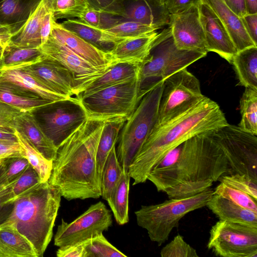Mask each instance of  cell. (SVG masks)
<instances>
[{"mask_svg": "<svg viewBox=\"0 0 257 257\" xmlns=\"http://www.w3.org/2000/svg\"><path fill=\"white\" fill-rule=\"evenodd\" d=\"M241 18L248 35L257 45V13L246 14Z\"/></svg>", "mask_w": 257, "mask_h": 257, "instance_id": "54", "label": "cell"}, {"mask_svg": "<svg viewBox=\"0 0 257 257\" xmlns=\"http://www.w3.org/2000/svg\"><path fill=\"white\" fill-rule=\"evenodd\" d=\"M0 82L18 87L52 102L75 97H67L49 90L38 82L31 75L19 68L1 70Z\"/></svg>", "mask_w": 257, "mask_h": 257, "instance_id": "26", "label": "cell"}, {"mask_svg": "<svg viewBox=\"0 0 257 257\" xmlns=\"http://www.w3.org/2000/svg\"><path fill=\"white\" fill-rule=\"evenodd\" d=\"M19 144L23 149V156L37 171L42 182L48 181L52 170L53 161L45 158L30 142L24 134L15 131Z\"/></svg>", "mask_w": 257, "mask_h": 257, "instance_id": "35", "label": "cell"}, {"mask_svg": "<svg viewBox=\"0 0 257 257\" xmlns=\"http://www.w3.org/2000/svg\"><path fill=\"white\" fill-rule=\"evenodd\" d=\"M39 49L44 56L58 62L71 72L75 81V97L108 68L93 66L51 35Z\"/></svg>", "mask_w": 257, "mask_h": 257, "instance_id": "14", "label": "cell"}, {"mask_svg": "<svg viewBox=\"0 0 257 257\" xmlns=\"http://www.w3.org/2000/svg\"><path fill=\"white\" fill-rule=\"evenodd\" d=\"M160 29L157 27L134 21H123L106 30L119 37L136 38L150 35Z\"/></svg>", "mask_w": 257, "mask_h": 257, "instance_id": "38", "label": "cell"}, {"mask_svg": "<svg viewBox=\"0 0 257 257\" xmlns=\"http://www.w3.org/2000/svg\"><path fill=\"white\" fill-rule=\"evenodd\" d=\"M86 257H126L110 243L102 233L86 241Z\"/></svg>", "mask_w": 257, "mask_h": 257, "instance_id": "39", "label": "cell"}, {"mask_svg": "<svg viewBox=\"0 0 257 257\" xmlns=\"http://www.w3.org/2000/svg\"><path fill=\"white\" fill-rule=\"evenodd\" d=\"M50 35L93 66L99 68H105L111 66L107 52L66 29L60 23H57L55 20L52 22Z\"/></svg>", "mask_w": 257, "mask_h": 257, "instance_id": "19", "label": "cell"}, {"mask_svg": "<svg viewBox=\"0 0 257 257\" xmlns=\"http://www.w3.org/2000/svg\"><path fill=\"white\" fill-rule=\"evenodd\" d=\"M140 65L121 63L109 66L77 97L85 96L113 85L139 77Z\"/></svg>", "mask_w": 257, "mask_h": 257, "instance_id": "28", "label": "cell"}, {"mask_svg": "<svg viewBox=\"0 0 257 257\" xmlns=\"http://www.w3.org/2000/svg\"><path fill=\"white\" fill-rule=\"evenodd\" d=\"M13 207V202L11 200L7 185L2 179L0 163V226L8 218Z\"/></svg>", "mask_w": 257, "mask_h": 257, "instance_id": "48", "label": "cell"}, {"mask_svg": "<svg viewBox=\"0 0 257 257\" xmlns=\"http://www.w3.org/2000/svg\"><path fill=\"white\" fill-rule=\"evenodd\" d=\"M21 113L23 112L0 99V127L15 131L16 117Z\"/></svg>", "mask_w": 257, "mask_h": 257, "instance_id": "49", "label": "cell"}, {"mask_svg": "<svg viewBox=\"0 0 257 257\" xmlns=\"http://www.w3.org/2000/svg\"><path fill=\"white\" fill-rule=\"evenodd\" d=\"M122 170L117 158L114 145L107 156L101 173L100 197L103 199L107 201L110 198L121 178Z\"/></svg>", "mask_w": 257, "mask_h": 257, "instance_id": "36", "label": "cell"}, {"mask_svg": "<svg viewBox=\"0 0 257 257\" xmlns=\"http://www.w3.org/2000/svg\"><path fill=\"white\" fill-rule=\"evenodd\" d=\"M84 23L102 30H107L123 21V18L113 16L88 7L78 18Z\"/></svg>", "mask_w": 257, "mask_h": 257, "instance_id": "41", "label": "cell"}, {"mask_svg": "<svg viewBox=\"0 0 257 257\" xmlns=\"http://www.w3.org/2000/svg\"><path fill=\"white\" fill-rule=\"evenodd\" d=\"M210 133L186 140L155 165L147 180L158 192L165 193L170 199L190 197L210 188L229 173L225 155Z\"/></svg>", "mask_w": 257, "mask_h": 257, "instance_id": "1", "label": "cell"}, {"mask_svg": "<svg viewBox=\"0 0 257 257\" xmlns=\"http://www.w3.org/2000/svg\"><path fill=\"white\" fill-rule=\"evenodd\" d=\"M145 89L141 92L139 77L77 97L87 119L106 121L126 120L133 113Z\"/></svg>", "mask_w": 257, "mask_h": 257, "instance_id": "7", "label": "cell"}, {"mask_svg": "<svg viewBox=\"0 0 257 257\" xmlns=\"http://www.w3.org/2000/svg\"><path fill=\"white\" fill-rule=\"evenodd\" d=\"M122 170L121 178L107 201L119 225H124L129 221L128 194L131 177L128 171Z\"/></svg>", "mask_w": 257, "mask_h": 257, "instance_id": "33", "label": "cell"}, {"mask_svg": "<svg viewBox=\"0 0 257 257\" xmlns=\"http://www.w3.org/2000/svg\"><path fill=\"white\" fill-rule=\"evenodd\" d=\"M85 243L86 241L60 247L56 251V255L58 257H86Z\"/></svg>", "mask_w": 257, "mask_h": 257, "instance_id": "50", "label": "cell"}, {"mask_svg": "<svg viewBox=\"0 0 257 257\" xmlns=\"http://www.w3.org/2000/svg\"><path fill=\"white\" fill-rule=\"evenodd\" d=\"M104 123L87 119L58 148L48 182L69 201L100 197L96 153Z\"/></svg>", "mask_w": 257, "mask_h": 257, "instance_id": "2", "label": "cell"}, {"mask_svg": "<svg viewBox=\"0 0 257 257\" xmlns=\"http://www.w3.org/2000/svg\"><path fill=\"white\" fill-rule=\"evenodd\" d=\"M158 1H159L161 3H162V4H164V2H165V1L166 0H158Z\"/></svg>", "mask_w": 257, "mask_h": 257, "instance_id": "60", "label": "cell"}, {"mask_svg": "<svg viewBox=\"0 0 257 257\" xmlns=\"http://www.w3.org/2000/svg\"><path fill=\"white\" fill-rule=\"evenodd\" d=\"M2 177L8 185L15 181L30 165L28 160L22 156H14L0 160Z\"/></svg>", "mask_w": 257, "mask_h": 257, "instance_id": "43", "label": "cell"}, {"mask_svg": "<svg viewBox=\"0 0 257 257\" xmlns=\"http://www.w3.org/2000/svg\"><path fill=\"white\" fill-rule=\"evenodd\" d=\"M41 0H0V23L12 35L26 23Z\"/></svg>", "mask_w": 257, "mask_h": 257, "instance_id": "23", "label": "cell"}, {"mask_svg": "<svg viewBox=\"0 0 257 257\" xmlns=\"http://www.w3.org/2000/svg\"><path fill=\"white\" fill-rule=\"evenodd\" d=\"M164 80L155 124L163 123L185 111L204 96L199 80L186 68Z\"/></svg>", "mask_w": 257, "mask_h": 257, "instance_id": "10", "label": "cell"}, {"mask_svg": "<svg viewBox=\"0 0 257 257\" xmlns=\"http://www.w3.org/2000/svg\"><path fill=\"white\" fill-rule=\"evenodd\" d=\"M159 35L156 31L150 35L125 39L117 43L107 52L110 64L124 63L141 66L148 59Z\"/></svg>", "mask_w": 257, "mask_h": 257, "instance_id": "18", "label": "cell"}, {"mask_svg": "<svg viewBox=\"0 0 257 257\" xmlns=\"http://www.w3.org/2000/svg\"><path fill=\"white\" fill-rule=\"evenodd\" d=\"M0 99L23 112H34L54 102L18 87L1 82Z\"/></svg>", "mask_w": 257, "mask_h": 257, "instance_id": "27", "label": "cell"}, {"mask_svg": "<svg viewBox=\"0 0 257 257\" xmlns=\"http://www.w3.org/2000/svg\"><path fill=\"white\" fill-rule=\"evenodd\" d=\"M164 80L147 85L136 108L124 122L117 141L116 154L122 169L128 167L155 124Z\"/></svg>", "mask_w": 257, "mask_h": 257, "instance_id": "5", "label": "cell"}, {"mask_svg": "<svg viewBox=\"0 0 257 257\" xmlns=\"http://www.w3.org/2000/svg\"><path fill=\"white\" fill-rule=\"evenodd\" d=\"M126 120L118 118L104 121L96 153V168L99 182L105 161L112 147L116 144L119 132Z\"/></svg>", "mask_w": 257, "mask_h": 257, "instance_id": "32", "label": "cell"}, {"mask_svg": "<svg viewBox=\"0 0 257 257\" xmlns=\"http://www.w3.org/2000/svg\"><path fill=\"white\" fill-rule=\"evenodd\" d=\"M16 129L24 134L45 158L53 161L58 148L45 134L33 112L19 114L16 118Z\"/></svg>", "mask_w": 257, "mask_h": 257, "instance_id": "21", "label": "cell"}, {"mask_svg": "<svg viewBox=\"0 0 257 257\" xmlns=\"http://www.w3.org/2000/svg\"><path fill=\"white\" fill-rule=\"evenodd\" d=\"M110 211L99 201L70 223L62 218L54 236V245L59 247L84 242L106 231L112 225Z\"/></svg>", "mask_w": 257, "mask_h": 257, "instance_id": "12", "label": "cell"}, {"mask_svg": "<svg viewBox=\"0 0 257 257\" xmlns=\"http://www.w3.org/2000/svg\"><path fill=\"white\" fill-rule=\"evenodd\" d=\"M206 55L178 49L170 27L163 29L159 33L148 59L140 66L139 80L141 89L147 81L156 78L163 80Z\"/></svg>", "mask_w": 257, "mask_h": 257, "instance_id": "8", "label": "cell"}, {"mask_svg": "<svg viewBox=\"0 0 257 257\" xmlns=\"http://www.w3.org/2000/svg\"><path fill=\"white\" fill-rule=\"evenodd\" d=\"M228 124L219 105L204 96L185 111L155 124L128 167L133 185L146 182L154 166L171 150L193 137Z\"/></svg>", "mask_w": 257, "mask_h": 257, "instance_id": "3", "label": "cell"}, {"mask_svg": "<svg viewBox=\"0 0 257 257\" xmlns=\"http://www.w3.org/2000/svg\"><path fill=\"white\" fill-rule=\"evenodd\" d=\"M162 257H198L195 248L187 243L183 236L178 234L160 251Z\"/></svg>", "mask_w": 257, "mask_h": 257, "instance_id": "45", "label": "cell"}, {"mask_svg": "<svg viewBox=\"0 0 257 257\" xmlns=\"http://www.w3.org/2000/svg\"><path fill=\"white\" fill-rule=\"evenodd\" d=\"M206 206L219 220L257 227V213L241 207L217 194H213Z\"/></svg>", "mask_w": 257, "mask_h": 257, "instance_id": "24", "label": "cell"}, {"mask_svg": "<svg viewBox=\"0 0 257 257\" xmlns=\"http://www.w3.org/2000/svg\"><path fill=\"white\" fill-rule=\"evenodd\" d=\"M213 194H217L234 204L257 213V199L241 190L221 182L215 188Z\"/></svg>", "mask_w": 257, "mask_h": 257, "instance_id": "40", "label": "cell"}, {"mask_svg": "<svg viewBox=\"0 0 257 257\" xmlns=\"http://www.w3.org/2000/svg\"><path fill=\"white\" fill-rule=\"evenodd\" d=\"M43 56L39 48L19 47L10 43L4 49L2 70L24 67L38 62Z\"/></svg>", "mask_w": 257, "mask_h": 257, "instance_id": "34", "label": "cell"}, {"mask_svg": "<svg viewBox=\"0 0 257 257\" xmlns=\"http://www.w3.org/2000/svg\"><path fill=\"white\" fill-rule=\"evenodd\" d=\"M2 257H37L31 242L11 226H0Z\"/></svg>", "mask_w": 257, "mask_h": 257, "instance_id": "30", "label": "cell"}, {"mask_svg": "<svg viewBox=\"0 0 257 257\" xmlns=\"http://www.w3.org/2000/svg\"><path fill=\"white\" fill-rule=\"evenodd\" d=\"M43 108L45 110L40 114L42 123H39L57 148L87 119L76 97L53 102Z\"/></svg>", "mask_w": 257, "mask_h": 257, "instance_id": "13", "label": "cell"}, {"mask_svg": "<svg viewBox=\"0 0 257 257\" xmlns=\"http://www.w3.org/2000/svg\"><path fill=\"white\" fill-rule=\"evenodd\" d=\"M11 36L10 32L0 33V47L5 49L10 44Z\"/></svg>", "mask_w": 257, "mask_h": 257, "instance_id": "57", "label": "cell"}, {"mask_svg": "<svg viewBox=\"0 0 257 257\" xmlns=\"http://www.w3.org/2000/svg\"><path fill=\"white\" fill-rule=\"evenodd\" d=\"M123 18L161 29L169 25L170 14L164 4L158 0H135L125 7Z\"/></svg>", "mask_w": 257, "mask_h": 257, "instance_id": "22", "label": "cell"}, {"mask_svg": "<svg viewBox=\"0 0 257 257\" xmlns=\"http://www.w3.org/2000/svg\"><path fill=\"white\" fill-rule=\"evenodd\" d=\"M231 64L239 80L238 85L257 89V46L237 51Z\"/></svg>", "mask_w": 257, "mask_h": 257, "instance_id": "31", "label": "cell"}, {"mask_svg": "<svg viewBox=\"0 0 257 257\" xmlns=\"http://www.w3.org/2000/svg\"><path fill=\"white\" fill-rule=\"evenodd\" d=\"M196 4L208 52H215L231 64L237 50L222 22L205 1Z\"/></svg>", "mask_w": 257, "mask_h": 257, "instance_id": "16", "label": "cell"}, {"mask_svg": "<svg viewBox=\"0 0 257 257\" xmlns=\"http://www.w3.org/2000/svg\"><path fill=\"white\" fill-rule=\"evenodd\" d=\"M229 186L241 190L257 199V182L244 174L223 175L218 179Z\"/></svg>", "mask_w": 257, "mask_h": 257, "instance_id": "46", "label": "cell"}, {"mask_svg": "<svg viewBox=\"0 0 257 257\" xmlns=\"http://www.w3.org/2000/svg\"><path fill=\"white\" fill-rule=\"evenodd\" d=\"M213 191L209 188L190 197L169 198L161 203L142 205L135 212L137 224L147 231L151 241L160 246L185 215L206 206Z\"/></svg>", "mask_w": 257, "mask_h": 257, "instance_id": "6", "label": "cell"}, {"mask_svg": "<svg viewBox=\"0 0 257 257\" xmlns=\"http://www.w3.org/2000/svg\"><path fill=\"white\" fill-rule=\"evenodd\" d=\"M41 182L39 174L30 164L15 181L7 185L12 201Z\"/></svg>", "mask_w": 257, "mask_h": 257, "instance_id": "42", "label": "cell"}, {"mask_svg": "<svg viewBox=\"0 0 257 257\" xmlns=\"http://www.w3.org/2000/svg\"><path fill=\"white\" fill-rule=\"evenodd\" d=\"M60 24L66 29L106 52L110 51L117 43L130 38L116 36L105 30L89 26L76 18L67 19Z\"/></svg>", "mask_w": 257, "mask_h": 257, "instance_id": "25", "label": "cell"}, {"mask_svg": "<svg viewBox=\"0 0 257 257\" xmlns=\"http://www.w3.org/2000/svg\"><path fill=\"white\" fill-rule=\"evenodd\" d=\"M54 20L55 19L52 11H48L42 20L40 29L41 45L47 42L51 35Z\"/></svg>", "mask_w": 257, "mask_h": 257, "instance_id": "52", "label": "cell"}, {"mask_svg": "<svg viewBox=\"0 0 257 257\" xmlns=\"http://www.w3.org/2000/svg\"><path fill=\"white\" fill-rule=\"evenodd\" d=\"M3 32H10V33H11L8 27L3 26L0 23V33H3Z\"/></svg>", "mask_w": 257, "mask_h": 257, "instance_id": "59", "label": "cell"}, {"mask_svg": "<svg viewBox=\"0 0 257 257\" xmlns=\"http://www.w3.org/2000/svg\"><path fill=\"white\" fill-rule=\"evenodd\" d=\"M247 14L257 13V0H245Z\"/></svg>", "mask_w": 257, "mask_h": 257, "instance_id": "58", "label": "cell"}, {"mask_svg": "<svg viewBox=\"0 0 257 257\" xmlns=\"http://www.w3.org/2000/svg\"><path fill=\"white\" fill-rule=\"evenodd\" d=\"M221 20L237 51L257 46L248 35L241 18L226 5L224 0H203Z\"/></svg>", "mask_w": 257, "mask_h": 257, "instance_id": "20", "label": "cell"}, {"mask_svg": "<svg viewBox=\"0 0 257 257\" xmlns=\"http://www.w3.org/2000/svg\"><path fill=\"white\" fill-rule=\"evenodd\" d=\"M226 5L234 13L242 17L247 13L245 0H224Z\"/></svg>", "mask_w": 257, "mask_h": 257, "instance_id": "55", "label": "cell"}, {"mask_svg": "<svg viewBox=\"0 0 257 257\" xmlns=\"http://www.w3.org/2000/svg\"><path fill=\"white\" fill-rule=\"evenodd\" d=\"M88 7L86 0H55L53 11L54 19H78Z\"/></svg>", "mask_w": 257, "mask_h": 257, "instance_id": "44", "label": "cell"}, {"mask_svg": "<svg viewBox=\"0 0 257 257\" xmlns=\"http://www.w3.org/2000/svg\"><path fill=\"white\" fill-rule=\"evenodd\" d=\"M0 141L18 142L14 131L2 127H0Z\"/></svg>", "mask_w": 257, "mask_h": 257, "instance_id": "56", "label": "cell"}, {"mask_svg": "<svg viewBox=\"0 0 257 257\" xmlns=\"http://www.w3.org/2000/svg\"><path fill=\"white\" fill-rule=\"evenodd\" d=\"M245 88L240 100L241 118L238 126L257 135V89Z\"/></svg>", "mask_w": 257, "mask_h": 257, "instance_id": "37", "label": "cell"}, {"mask_svg": "<svg viewBox=\"0 0 257 257\" xmlns=\"http://www.w3.org/2000/svg\"><path fill=\"white\" fill-rule=\"evenodd\" d=\"M19 69L55 93L69 97L75 96L73 75L67 68L55 60L44 56L38 62Z\"/></svg>", "mask_w": 257, "mask_h": 257, "instance_id": "17", "label": "cell"}, {"mask_svg": "<svg viewBox=\"0 0 257 257\" xmlns=\"http://www.w3.org/2000/svg\"><path fill=\"white\" fill-rule=\"evenodd\" d=\"M207 248L222 257H257V227L219 220L212 226Z\"/></svg>", "mask_w": 257, "mask_h": 257, "instance_id": "11", "label": "cell"}, {"mask_svg": "<svg viewBox=\"0 0 257 257\" xmlns=\"http://www.w3.org/2000/svg\"><path fill=\"white\" fill-rule=\"evenodd\" d=\"M61 197L48 181L41 182L15 199L10 216L0 226L15 228L31 242L37 257H42L53 236Z\"/></svg>", "mask_w": 257, "mask_h": 257, "instance_id": "4", "label": "cell"}, {"mask_svg": "<svg viewBox=\"0 0 257 257\" xmlns=\"http://www.w3.org/2000/svg\"><path fill=\"white\" fill-rule=\"evenodd\" d=\"M198 0H166L164 3L170 14L182 12L196 3Z\"/></svg>", "mask_w": 257, "mask_h": 257, "instance_id": "53", "label": "cell"}, {"mask_svg": "<svg viewBox=\"0 0 257 257\" xmlns=\"http://www.w3.org/2000/svg\"><path fill=\"white\" fill-rule=\"evenodd\" d=\"M124 0H86L89 7L109 14L123 18Z\"/></svg>", "mask_w": 257, "mask_h": 257, "instance_id": "47", "label": "cell"}, {"mask_svg": "<svg viewBox=\"0 0 257 257\" xmlns=\"http://www.w3.org/2000/svg\"><path fill=\"white\" fill-rule=\"evenodd\" d=\"M210 134L225 155L229 172L257 182V135L229 123Z\"/></svg>", "mask_w": 257, "mask_h": 257, "instance_id": "9", "label": "cell"}, {"mask_svg": "<svg viewBox=\"0 0 257 257\" xmlns=\"http://www.w3.org/2000/svg\"><path fill=\"white\" fill-rule=\"evenodd\" d=\"M23 149L19 142L0 141V160L14 156H22Z\"/></svg>", "mask_w": 257, "mask_h": 257, "instance_id": "51", "label": "cell"}, {"mask_svg": "<svg viewBox=\"0 0 257 257\" xmlns=\"http://www.w3.org/2000/svg\"><path fill=\"white\" fill-rule=\"evenodd\" d=\"M169 25L178 49L208 53L196 3L182 12L170 14Z\"/></svg>", "mask_w": 257, "mask_h": 257, "instance_id": "15", "label": "cell"}, {"mask_svg": "<svg viewBox=\"0 0 257 257\" xmlns=\"http://www.w3.org/2000/svg\"><path fill=\"white\" fill-rule=\"evenodd\" d=\"M50 11L42 0L24 26L11 38L10 44L19 47L39 48L40 29L45 14Z\"/></svg>", "mask_w": 257, "mask_h": 257, "instance_id": "29", "label": "cell"}]
</instances>
